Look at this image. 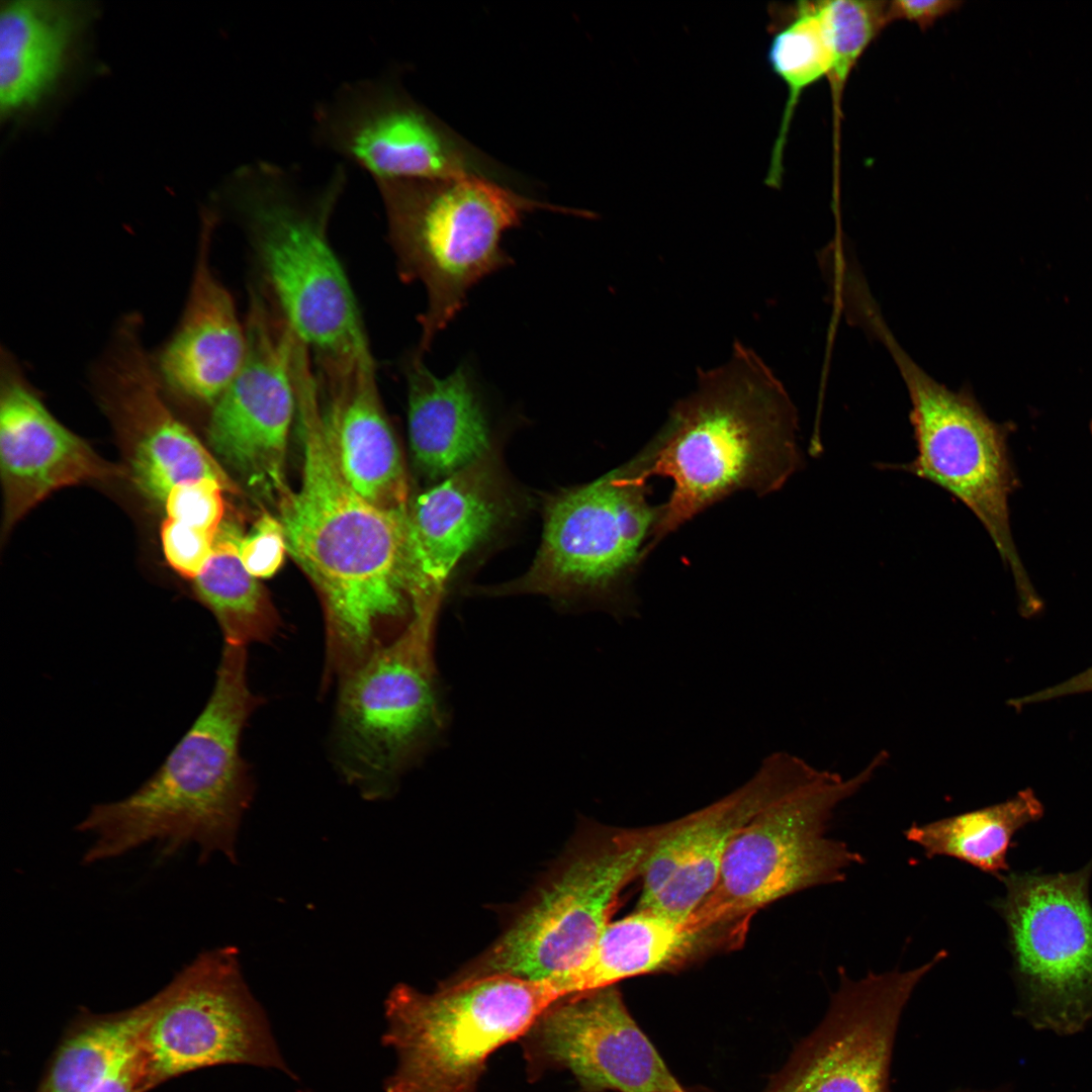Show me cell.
I'll return each mask as SVG.
<instances>
[{"label":"cell","mask_w":1092,"mask_h":1092,"mask_svg":"<svg viewBox=\"0 0 1092 1092\" xmlns=\"http://www.w3.org/2000/svg\"><path fill=\"white\" fill-rule=\"evenodd\" d=\"M294 377L301 481L276 507L287 552L313 583L324 609L325 679H340L414 617L407 513L382 511L353 489L338 461L313 370L299 365Z\"/></svg>","instance_id":"cell-1"},{"label":"cell","mask_w":1092,"mask_h":1092,"mask_svg":"<svg viewBox=\"0 0 1092 1092\" xmlns=\"http://www.w3.org/2000/svg\"><path fill=\"white\" fill-rule=\"evenodd\" d=\"M798 417L784 385L750 348L699 370L696 387L671 407L635 456L641 474L672 482L653 548L711 506L741 490H779L801 468Z\"/></svg>","instance_id":"cell-2"},{"label":"cell","mask_w":1092,"mask_h":1092,"mask_svg":"<svg viewBox=\"0 0 1092 1092\" xmlns=\"http://www.w3.org/2000/svg\"><path fill=\"white\" fill-rule=\"evenodd\" d=\"M258 705L248 684L246 647L224 644L205 707L163 763L134 792L94 805L77 825L92 839L82 863L151 843L159 859L195 844L199 862L215 853L236 862L239 828L253 795L240 740Z\"/></svg>","instance_id":"cell-3"},{"label":"cell","mask_w":1092,"mask_h":1092,"mask_svg":"<svg viewBox=\"0 0 1092 1092\" xmlns=\"http://www.w3.org/2000/svg\"><path fill=\"white\" fill-rule=\"evenodd\" d=\"M346 182L341 166L324 184L306 188L287 169L253 162L237 169L221 191L251 247L259 282L313 360L343 357L369 344L329 237Z\"/></svg>","instance_id":"cell-4"},{"label":"cell","mask_w":1092,"mask_h":1092,"mask_svg":"<svg viewBox=\"0 0 1092 1092\" xmlns=\"http://www.w3.org/2000/svg\"><path fill=\"white\" fill-rule=\"evenodd\" d=\"M376 185L399 276L421 282L427 292L422 353L463 308L468 291L512 263L502 247L505 233L537 209L584 214L527 197L482 173Z\"/></svg>","instance_id":"cell-5"},{"label":"cell","mask_w":1092,"mask_h":1092,"mask_svg":"<svg viewBox=\"0 0 1092 1092\" xmlns=\"http://www.w3.org/2000/svg\"><path fill=\"white\" fill-rule=\"evenodd\" d=\"M886 758L880 752L850 779L819 769L754 816L728 847L711 892L687 917L690 927L718 950L735 949L758 911L798 892L842 882L863 856L827 835L833 812Z\"/></svg>","instance_id":"cell-6"},{"label":"cell","mask_w":1092,"mask_h":1092,"mask_svg":"<svg viewBox=\"0 0 1092 1092\" xmlns=\"http://www.w3.org/2000/svg\"><path fill=\"white\" fill-rule=\"evenodd\" d=\"M667 829L668 823L583 825L500 935L456 978L507 975L539 981L577 970Z\"/></svg>","instance_id":"cell-7"},{"label":"cell","mask_w":1092,"mask_h":1092,"mask_svg":"<svg viewBox=\"0 0 1092 1092\" xmlns=\"http://www.w3.org/2000/svg\"><path fill=\"white\" fill-rule=\"evenodd\" d=\"M634 458L592 482L547 502L540 547L524 574L478 593L490 597L542 595L588 601L619 617L638 615L632 588L654 550L661 505Z\"/></svg>","instance_id":"cell-8"},{"label":"cell","mask_w":1092,"mask_h":1092,"mask_svg":"<svg viewBox=\"0 0 1092 1092\" xmlns=\"http://www.w3.org/2000/svg\"><path fill=\"white\" fill-rule=\"evenodd\" d=\"M560 999L551 980L455 978L431 993L396 986L383 1042L396 1054L386 1092H475L489 1056Z\"/></svg>","instance_id":"cell-9"},{"label":"cell","mask_w":1092,"mask_h":1092,"mask_svg":"<svg viewBox=\"0 0 1092 1092\" xmlns=\"http://www.w3.org/2000/svg\"><path fill=\"white\" fill-rule=\"evenodd\" d=\"M436 620L414 617L339 679L337 761L366 798L389 795L447 730L449 711L434 657Z\"/></svg>","instance_id":"cell-10"},{"label":"cell","mask_w":1092,"mask_h":1092,"mask_svg":"<svg viewBox=\"0 0 1092 1092\" xmlns=\"http://www.w3.org/2000/svg\"><path fill=\"white\" fill-rule=\"evenodd\" d=\"M864 327L889 350L909 391L917 455L900 468L940 486L974 513L1013 574L1021 615L1036 614L1042 603L1010 530L1008 499L1017 480L1007 449L1009 427L989 419L968 389L950 390L924 372L879 313Z\"/></svg>","instance_id":"cell-11"},{"label":"cell","mask_w":1092,"mask_h":1092,"mask_svg":"<svg viewBox=\"0 0 1092 1092\" xmlns=\"http://www.w3.org/2000/svg\"><path fill=\"white\" fill-rule=\"evenodd\" d=\"M1092 860L1072 873H1010L1004 919L1019 1002L1033 1028L1073 1035L1092 1022Z\"/></svg>","instance_id":"cell-12"},{"label":"cell","mask_w":1092,"mask_h":1092,"mask_svg":"<svg viewBox=\"0 0 1092 1092\" xmlns=\"http://www.w3.org/2000/svg\"><path fill=\"white\" fill-rule=\"evenodd\" d=\"M139 1049L154 1085L224 1064L291 1074L233 946L204 950L150 998Z\"/></svg>","instance_id":"cell-13"},{"label":"cell","mask_w":1092,"mask_h":1092,"mask_svg":"<svg viewBox=\"0 0 1092 1092\" xmlns=\"http://www.w3.org/2000/svg\"><path fill=\"white\" fill-rule=\"evenodd\" d=\"M247 351L234 380L211 407L212 451L258 496L287 490L286 448L296 416L294 334L259 282L249 286Z\"/></svg>","instance_id":"cell-14"},{"label":"cell","mask_w":1092,"mask_h":1092,"mask_svg":"<svg viewBox=\"0 0 1092 1092\" xmlns=\"http://www.w3.org/2000/svg\"><path fill=\"white\" fill-rule=\"evenodd\" d=\"M313 129L375 182L485 174L476 152L388 75L343 84L315 109Z\"/></svg>","instance_id":"cell-15"},{"label":"cell","mask_w":1092,"mask_h":1092,"mask_svg":"<svg viewBox=\"0 0 1092 1092\" xmlns=\"http://www.w3.org/2000/svg\"><path fill=\"white\" fill-rule=\"evenodd\" d=\"M947 956L940 950L908 970L839 983L827 1012L793 1054L769 1092H890V1067L901 1015L919 982Z\"/></svg>","instance_id":"cell-16"},{"label":"cell","mask_w":1092,"mask_h":1092,"mask_svg":"<svg viewBox=\"0 0 1092 1092\" xmlns=\"http://www.w3.org/2000/svg\"><path fill=\"white\" fill-rule=\"evenodd\" d=\"M520 1040L534 1077L565 1070L587 1092H688L637 1025L616 985L556 1000Z\"/></svg>","instance_id":"cell-17"},{"label":"cell","mask_w":1092,"mask_h":1092,"mask_svg":"<svg viewBox=\"0 0 1092 1092\" xmlns=\"http://www.w3.org/2000/svg\"><path fill=\"white\" fill-rule=\"evenodd\" d=\"M818 771L789 752H774L739 788L668 822L639 878L637 908H654L686 919L713 889L724 855L740 830Z\"/></svg>","instance_id":"cell-18"},{"label":"cell","mask_w":1092,"mask_h":1092,"mask_svg":"<svg viewBox=\"0 0 1092 1092\" xmlns=\"http://www.w3.org/2000/svg\"><path fill=\"white\" fill-rule=\"evenodd\" d=\"M492 452L439 480L406 516V576L414 616H438L459 562L517 510Z\"/></svg>","instance_id":"cell-19"},{"label":"cell","mask_w":1092,"mask_h":1092,"mask_svg":"<svg viewBox=\"0 0 1092 1092\" xmlns=\"http://www.w3.org/2000/svg\"><path fill=\"white\" fill-rule=\"evenodd\" d=\"M0 471L7 530L59 488L123 473L52 415L4 349L0 372Z\"/></svg>","instance_id":"cell-20"},{"label":"cell","mask_w":1092,"mask_h":1092,"mask_svg":"<svg viewBox=\"0 0 1092 1092\" xmlns=\"http://www.w3.org/2000/svg\"><path fill=\"white\" fill-rule=\"evenodd\" d=\"M313 365L325 419L346 480L374 507L407 513V477L382 405L370 345L341 358L313 361Z\"/></svg>","instance_id":"cell-21"},{"label":"cell","mask_w":1092,"mask_h":1092,"mask_svg":"<svg viewBox=\"0 0 1092 1092\" xmlns=\"http://www.w3.org/2000/svg\"><path fill=\"white\" fill-rule=\"evenodd\" d=\"M216 215H203L195 267L180 322L154 361L164 390L211 407L239 372L247 351L245 321L211 265Z\"/></svg>","instance_id":"cell-22"},{"label":"cell","mask_w":1092,"mask_h":1092,"mask_svg":"<svg viewBox=\"0 0 1092 1092\" xmlns=\"http://www.w3.org/2000/svg\"><path fill=\"white\" fill-rule=\"evenodd\" d=\"M423 354L417 349L403 362L408 438L419 468L439 481L491 452L490 427L469 365L440 378Z\"/></svg>","instance_id":"cell-23"},{"label":"cell","mask_w":1092,"mask_h":1092,"mask_svg":"<svg viewBox=\"0 0 1092 1092\" xmlns=\"http://www.w3.org/2000/svg\"><path fill=\"white\" fill-rule=\"evenodd\" d=\"M92 9L79 1L18 0L0 11V113L36 107L64 76Z\"/></svg>","instance_id":"cell-24"},{"label":"cell","mask_w":1092,"mask_h":1092,"mask_svg":"<svg viewBox=\"0 0 1092 1092\" xmlns=\"http://www.w3.org/2000/svg\"><path fill=\"white\" fill-rule=\"evenodd\" d=\"M709 939L686 919L654 908H636L611 921L586 961L575 971L550 978L561 997L633 977L674 971L714 952Z\"/></svg>","instance_id":"cell-25"},{"label":"cell","mask_w":1092,"mask_h":1092,"mask_svg":"<svg viewBox=\"0 0 1092 1092\" xmlns=\"http://www.w3.org/2000/svg\"><path fill=\"white\" fill-rule=\"evenodd\" d=\"M1042 814L1039 800L1030 789H1025L996 805L914 824L905 835L928 857H953L1000 879L1009 869L1007 852L1012 837Z\"/></svg>","instance_id":"cell-26"},{"label":"cell","mask_w":1092,"mask_h":1092,"mask_svg":"<svg viewBox=\"0 0 1092 1092\" xmlns=\"http://www.w3.org/2000/svg\"><path fill=\"white\" fill-rule=\"evenodd\" d=\"M150 999L127 1010L80 1014L66 1031L36 1092H89L139 1048Z\"/></svg>","instance_id":"cell-27"},{"label":"cell","mask_w":1092,"mask_h":1092,"mask_svg":"<svg viewBox=\"0 0 1092 1092\" xmlns=\"http://www.w3.org/2000/svg\"><path fill=\"white\" fill-rule=\"evenodd\" d=\"M240 539L234 527H219L212 553L193 580L198 599L220 626L224 644L246 647L272 639L279 620L263 586L241 561Z\"/></svg>","instance_id":"cell-28"},{"label":"cell","mask_w":1092,"mask_h":1092,"mask_svg":"<svg viewBox=\"0 0 1092 1092\" xmlns=\"http://www.w3.org/2000/svg\"><path fill=\"white\" fill-rule=\"evenodd\" d=\"M767 57L772 70L788 89L765 181L768 186L779 187L788 132L800 97L807 88L827 78L832 65L827 1L799 2L789 22L772 38Z\"/></svg>","instance_id":"cell-29"},{"label":"cell","mask_w":1092,"mask_h":1092,"mask_svg":"<svg viewBox=\"0 0 1092 1092\" xmlns=\"http://www.w3.org/2000/svg\"><path fill=\"white\" fill-rule=\"evenodd\" d=\"M887 1H827L833 60L827 76L832 100L833 157H839L842 98L859 59L888 25Z\"/></svg>","instance_id":"cell-30"},{"label":"cell","mask_w":1092,"mask_h":1092,"mask_svg":"<svg viewBox=\"0 0 1092 1092\" xmlns=\"http://www.w3.org/2000/svg\"><path fill=\"white\" fill-rule=\"evenodd\" d=\"M223 487L203 478L183 482L171 489L165 508L167 518L216 535L224 513Z\"/></svg>","instance_id":"cell-31"},{"label":"cell","mask_w":1092,"mask_h":1092,"mask_svg":"<svg viewBox=\"0 0 1092 1092\" xmlns=\"http://www.w3.org/2000/svg\"><path fill=\"white\" fill-rule=\"evenodd\" d=\"M215 536L170 518L163 522L161 529L167 561L182 576L191 579L200 573L208 561Z\"/></svg>","instance_id":"cell-32"},{"label":"cell","mask_w":1092,"mask_h":1092,"mask_svg":"<svg viewBox=\"0 0 1092 1092\" xmlns=\"http://www.w3.org/2000/svg\"><path fill=\"white\" fill-rule=\"evenodd\" d=\"M287 551L283 526L278 518L263 514L253 532L241 537L239 554L245 568L256 578L272 576L281 567Z\"/></svg>","instance_id":"cell-33"},{"label":"cell","mask_w":1092,"mask_h":1092,"mask_svg":"<svg viewBox=\"0 0 1092 1092\" xmlns=\"http://www.w3.org/2000/svg\"><path fill=\"white\" fill-rule=\"evenodd\" d=\"M962 5L963 2L959 0L888 1L886 18L888 24L896 20H906L925 31L940 18L960 9Z\"/></svg>","instance_id":"cell-34"},{"label":"cell","mask_w":1092,"mask_h":1092,"mask_svg":"<svg viewBox=\"0 0 1092 1092\" xmlns=\"http://www.w3.org/2000/svg\"><path fill=\"white\" fill-rule=\"evenodd\" d=\"M154 1087L138 1048L89 1092H147Z\"/></svg>","instance_id":"cell-35"},{"label":"cell","mask_w":1092,"mask_h":1092,"mask_svg":"<svg viewBox=\"0 0 1092 1092\" xmlns=\"http://www.w3.org/2000/svg\"><path fill=\"white\" fill-rule=\"evenodd\" d=\"M1087 692H1092V666L1057 686L1019 699H1014L1010 703L1012 706L1020 708L1025 705L1044 702L1058 697Z\"/></svg>","instance_id":"cell-36"},{"label":"cell","mask_w":1092,"mask_h":1092,"mask_svg":"<svg viewBox=\"0 0 1092 1092\" xmlns=\"http://www.w3.org/2000/svg\"><path fill=\"white\" fill-rule=\"evenodd\" d=\"M951 1092H1012L1009 1085L1002 1086L992 1090H972V1089H958Z\"/></svg>","instance_id":"cell-37"},{"label":"cell","mask_w":1092,"mask_h":1092,"mask_svg":"<svg viewBox=\"0 0 1092 1092\" xmlns=\"http://www.w3.org/2000/svg\"><path fill=\"white\" fill-rule=\"evenodd\" d=\"M1091 433H1092V423H1091Z\"/></svg>","instance_id":"cell-38"}]
</instances>
